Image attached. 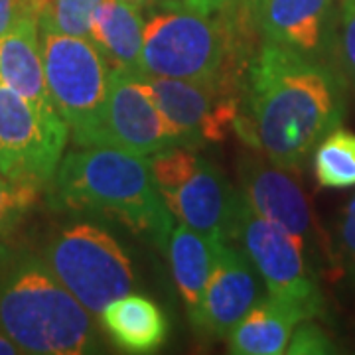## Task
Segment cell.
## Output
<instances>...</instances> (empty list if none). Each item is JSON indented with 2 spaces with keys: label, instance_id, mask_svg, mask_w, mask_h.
Instances as JSON below:
<instances>
[{
  "label": "cell",
  "instance_id": "6da1fadb",
  "mask_svg": "<svg viewBox=\"0 0 355 355\" xmlns=\"http://www.w3.org/2000/svg\"><path fill=\"white\" fill-rule=\"evenodd\" d=\"M343 114L345 87L334 67L265 40L247 67L235 130L270 164L298 170Z\"/></svg>",
  "mask_w": 355,
  "mask_h": 355
},
{
  "label": "cell",
  "instance_id": "7a4b0ae2",
  "mask_svg": "<svg viewBox=\"0 0 355 355\" xmlns=\"http://www.w3.org/2000/svg\"><path fill=\"white\" fill-rule=\"evenodd\" d=\"M51 203L113 219L164 251L174 229L154 184L150 158L111 146H79L65 154L51 180Z\"/></svg>",
  "mask_w": 355,
  "mask_h": 355
},
{
  "label": "cell",
  "instance_id": "3957f363",
  "mask_svg": "<svg viewBox=\"0 0 355 355\" xmlns=\"http://www.w3.org/2000/svg\"><path fill=\"white\" fill-rule=\"evenodd\" d=\"M91 316L36 254L16 257L0 277V328L22 354L97 352L99 331Z\"/></svg>",
  "mask_w": 355,
  "mask_h": 355
},
{
  "label": "cell",
  "instance_id": "277c9868",
  "mask_svg": "<svg viewBox=\"0 0 355 355\" xmlns=\"http://www.w3.org/2000/svg\"><path fill=\"white\" fill-rule=\"evenodd\" d=\"M233 55L225 22L172 2L144 22L140 71L172 79H214L229 73Z\"/></svg>",
  "mask_w": 355,
  "mask_h": 355
},
{
  "label": "cell",
  "instance_id": "5b68a950",
  "mask_svg": "<svg viewBox=\"0 0 355 355\" xmlns=\"http://www.w3.org/2000/svg\"><path fill=\"white\" fill-rule=\"evenodd\" d=\"M150 170L172 217L214 243L231 241L241 191L214 162L188 146H170L153 154Z\"/></svg>",
  "mask_w": 355,
  "mask_h": 355
},
{
  "label": "cell",
  "instance_id": "8992f818",
  "mask_svg": "<svg viewBox=\"0 0 355 355\" xmlns=\"http://www.w3.org/2000/svg\"><path fill=\"white\" fill-rule=\"evenodd\" d=\"M42 259L93 316H99L105 306L135 286V270L127 251L109 231L95 223L81 221L58 231Z\"/></svg>",
  "mask_w": 355,
  "mask_h": 355
},
{
  "label": "cell",
  "instance_id": "52a82bcc",
  "mask_svg": "<svg viewBox=\"0 0 355 355\" xmlns=\"http://www.w3.org/2000/svg\"><path fill=\"white\" fill-rule=\"evenodd\" d=\"M231 241L241 243L272 300L292 308L302 320L324 312V296L302 245L272 221L257 216L243 193Z\"/></svg>",
  "mask_w": 355,
  "mask_h": 355
},
{
  "label": "cell",
  "instance_id": "ba28073f",
  "mask_svg": "<svg viewBox=\"0 0 355 355\" xmlns=\"http://www.w3.org/2000/svg\"><path fill=\"white\" fill-rule=\"evenodd\" d=\"M73 142L77 146H111L137 156L182 146L176 128L158 109L140 71L128 69H111L101 114Z\"/></svg>",
  "mask_w": 355,
  "mask_h": 355
},
{
  "label": "cell",
  "instance_id": "9c48e42d",
  "mask_svg": "<svg viewBox=\"0 0 355 355\" xmlns=\"http://www.w3.org/2000/svg\"><path fill=\"white\" fill-rule=\"evenodd\" d=\"M40 42L51 103L76 139L101 114L111 67L87 38L40 30Z\"/></svg>",
  "mask_w": 355,
  "mask_h": 355
},
{
  "label": "cell",
  "instance_id": "30bf717a",
  "mask_svg": "<svg viewBox=\"0 0 355 355\" xmlns=\"http://www.w3.org/2000/svg\"><path fill=\"white\" fill-rule=\"evenodd\" d=\"M158 109L176 128L182 146L219 144L237 128L241 89L233 73L214 79H172L142 73Z\"/></svg>",
  "mask_w": 355,
  "mask_h": 355
},
{
  "label": "cell",
  "instance_id": "8fae6325",
  "mask_svg": "<svg viewBox=\"0 0 355 355\" xmlns=\"http://www.w3.org/2000/svg\"><path fill=\"white\" fill-rule=\"evenodd\" d=\"M69 127L60 114H46L0 83V174L51 184L64 158Z\"/></svg>",
  "mask_w": 355,
  "mask_h": 355
},
{
  "label": "cell",
  "instance_id": "7c38bea8",
  "mask_svg": "<svg viewBox=\"0 0 355 355\" xmlns=\"http://www.w3.org/2000/svg\"><path fill=\"white\" fill-rule=\"evenodd\" d=\"M257 302L259 280L251 259L229 241L219 243L202 302L190 314L193 326L203 336L227 338Z\"/></svg>",
  "mask_w": 355,
  "mask_h": 355
},
{
  "label": "cell",
  "instance_id": "4fadbf2b",
  "mask_svg": "<svg viewBox=\"0 0 355 355\" xmlns=\"http://www.w3.org/2000/svg\"><path fill=\"white\" fill-rule=\"evenodd\" d=\"M241 188L245 202L257 216L291 233L306 251L314 239L312 216L306 196L286 170L247 156L241 162Z\"/></svg>",
  "mask_w": 355,
  "mask_h": 355
},
{
  "label": "cell",
  "instance_id": "5bb4252c",
  "mask_svg": "<svg viewBox=\"0 0 355 355\" xmlns=\"http://www.w3.org/2000/svg\"><path fill=\"white\" fill-rule=\"evenodd\" d=\"M266 42L322 60L331 36V0H254Z\"/></svg>",
  "mask_w": 355,
  "mask_h": 355
},
{
  "label": "cell",
  "instance_id": "9a60e30c",
  "mask_svg": "<svg viewBox=\"0 0 355 355\" xmlns=\"http://www.w3.org/2000/svg\"><path fill=\"white\" fill-rule=\"evenodd\" d=\"M0 83L46 114H60L51 103L38 20H24L0 38Z\"/></svg>",
  "mask_w": 355,
  "mask_h": 355
},
{
  "label": "cell",
  "instance_id": "2e32d148",
  "mask_svg": "<svg viewBox=\"0 0 355 355\" xmlns=\"http://www.w3.org/2000/svg\"><path fill=\"white\" fill-rule=\"evenodd\" d=\"M99 318L111 342L128 354H153L168 338L162 308L144 294L128 292L105 306Z\"/></svg>",
  "mask_w": 355,
  "mask_h": 355
},
{
  "label": "cell",
  "instance_id": "e0dca14e",
  "mask_svg": "<svg viewBox=\"0 0 355 355\" xmlns=\"http://www.w3.org/2000/svg\"><path fill=\"white\" fill-rule=\"evenodd\" d=\"M89 40L111 69L140 71L144 18L125 0H103L93 16Z\"/></svg>",
  "mask_w": 355,
  "mask_h": 355
},
{
  "label": "cell",
  "instance_id": "ac0fdd59",
  "mask_svg": "<svg viewBox=\"0 0 355 355\" xmlns=\"http://www.w3.org/2000/svg\"><path fill=\"white\" fill-rule=\"evenodd\" d=\"M304 322L298 312L270 296L259 300L227 334L229 354L279 355L286 352L294 328Z\"/></svg>",
  "mask_w": 355,
  "mask_h": 355
},
{
  "label": "cell",
  "instance_id": "d6986e66",
  "mask_svg": "<svg viewBox=\"0 0 355 355\" xmlns=\"http://www.w3.org/2000/svg\"><path fill=\"white\" fill-rule=\"evenodd\" d=\"M219 243H214L196 229L180 223L168 237L166 253L170 257L172 275L190 314L202 302L203 292L214 268Z\"/></svg>",
  "mask_w": 355,
  "mask_h": 355
},
{
  "label": "cell",
  "instance_id": "ffe728a7",
  "mask_svg": "<svg viewBox=\"0 0 355 355\" xmlns=\"http://www.w3.org/2000/svg\"><path fill=\"white\" fill-rule=\"evenodd\" d=\"M318 184L331 190L355 186V132L342 125L328 132L314 148Z\"/></svg>",
  "mask_w": 355,
  "mask_h": 355
},
{
  "label": "cell",
  "instance_id": "44dd1931",
  "mask_svg": "<svg viewBox=\"0 0 355 355\" xmlns=\"http://www.w3.org/2000/svg\"><path fill=\"white\" fill-rule=\"evenodd\" d=\"M103 0H40V30L87 38Z\"/></svg>",
  "mask_w": 355,
  "mask_h": 355
},
{
  "label": "cell",
  "instance_id": "7402d4cb",
  "mask_svg": "<svg viewBox=\"0 0 355 355\" xmlns=\"http://www.w3.org/2000/svg\"><path fill=\"white\" fill-rule=\"evenodd\" d=\"M42 186L0 174V235L10 229L38 203Z\"/></svg>",
  "mask_w": 355,
  "mask_h": 355
},
{
  "label": "cell",
  "instance_id": "603a6c76",
  "mask_svg": "<svg viewBox=\"0 0 355 355\" xmlns=\"http://www.w3.org/2000/svg\"><path fill=\"white\" fill-rule=\"evenodd\" d=\"M336 347L334 342L330 340V336L322 328H318L316 324L312 322H300L298 328H294L291 336V342L286 345L284 354L292 355H322V354H334Z\"/></svg>",
  "mask_w": 355,
  "mask_h": 355
},
{
  "label": "cell",
  "instance_id": "cb8c5ba5",
  "mask_svg": "<svg viewBox=\"0 0 355 355\" xmlns=\"http://www.w3.org/2000/svg\"><path fill=\"white\" fill-rule=\"evenodd\" d=\"M340 50L347 76L355 85V0H343L340 16Z\"/></svg>",
  "mask_w": 355,
  "mask_h": 355
},
{
  "label": "cell",
  "instance_id": "d4e9b609",
  "mask_svg": "<svg viewBox=\"0 0 355 355\" xmlns=\"http://www.w3.org/2000/svg\"><path fill=\"white\" fill-rule=\"evenodd\" d=\"M40 0H0V38L24 20H38Z\"/></svg>",
  "mask_w": 355,
  "mask_h": 355
},
{
  "label": "cell",
  "instance_id": "484cf974",
  "mask_svg": "<svg viewBox=\"0 0 355 355\" xmlns=\"http://www.w3.org/2000/svg\"><path fill=\"white\" fill-rule=\"evenodd\" d=\"M342 247L343 254L347 259V265L352 268V272L355 275V196L354 200L349 202L345 216L342 221Z\"/></svg>",
  "mask_w": 355,
  "mask_h": 355
},
{
  "label": "cell",
  "instance_id": "4316f807",
  "mask_svg": "<svg viewBox=\"0 0 355 355\" xmlns=\"http://www.w3.org/2000/svg\"><path fill=\"white\" fill-rule=\"evenodd\" d=\"M172 2H178L182 6H188L191 10L202 14H216L219 12L229 0H172Z\"/></svg>",
  "mask_w": 355,
  "mask_h": 355
},
{
  "label": "cell",
  "instance_id": "83f0119b",
  "mask_svg": "<svg viewBox=\"0 0 355 355\" xmlns=\"http://www.w3.org/2000/svg\"><path fill=\"white\" fill-rule=\"evenodd\" d=\"M22 354L20 347L10 340V336L0 328V355H18Z\"/></svg>",
  "mask_w": 355,
  "mask_h": 355
},
{
  "label": "cell",
  "instance_id": "f1b7e54d",
  "mask_svg": "<svg viewBox=\"0 0 355 355\" xmlns=\"http://www.w3.org/2000/svg\"><path fill=\"white\" fill-rule=\"evenodd\" d=\"M128 4H132V6H137V8H144V6H150L154 0H125Z\"/></svg>",
  "mask_w": 355,
  "mask_h": 355
}]
</instances>
